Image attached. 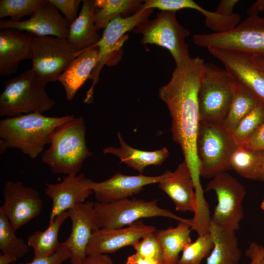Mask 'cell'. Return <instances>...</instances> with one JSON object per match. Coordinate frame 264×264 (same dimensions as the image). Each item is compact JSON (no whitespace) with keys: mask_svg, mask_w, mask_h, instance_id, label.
<instances>
[{"mask_svg":"<svg viewBox=\"0 0 264 264\" xmlns=\"http://www.w3.org/2000/svg\"><path fill=\"white\" fill-rule=\"evenodd\" d=\"M203 59L188 57L176 65L169 82L159 89V98L166 104L171 118L173 139L180 147L191 171L195 193L204 191L200 183L197 154V138L200 123L198 91L204 73Z\"/></svg>","mask_w":264,"mask_h":264,"instance_id":"6da1fadb","label":"cell"},{"mask_svg":"<svg viewBox=\"0 0 264 264\" xmlns=\"http://www.w3.org/2000/svg\"><path fill=\"white\" fill-rule=\"evenodd\" d=\"M74 115L59 117L31 113L0 121V137L6 149L20 150L32 159L44 152L54 131Z\"/></svg>","mask_w":264,"mask_h":264,"instance_id":"7a4b0ae2","label":"cell"},{"mask_svg":"<svg viewBox=\"0 0 264 264\" xmlns=\"http://www.w3.org/2000/svg\"><path fill=\"white\" fill-rule=\"evenodd\" d=\"M86 125L83 117L75 116L53 132L50 147L42 154V162L54 175L77 174L84 160L92 155L86 141Z\"/></svg>","mask_w":264,"mask_h":264,"instance_id":"3957f363","label":"cell"},{"mask_svg":"<svg viewBox=\"0 0 264 264\" xmlns=\"http://www.w3.org/2000/svg\"><path fill=\"white\" fill-rule=\"evenodd\" d=\"M46 83L31 68L5 81L0 95V116L15 117L31 113H43L56 104L45 91Z\"/></svg>","mask_w":264,"mask_h":264,"instance_id":"277c9868","label":"cell"},{"mask_svg":"<svg viewBox=\"0 0 264 264\" xmlns=\"http://www.w3.org/2000/svg\"><path fill=\"white\" fill-rule=\"evenodd\" d=\"M236 84V80L225 68L211 63L205 64L198 95L200 122L223 125Z\"/></svg>","mask_w":264,"mask_h":264,"instance_id":"5b68a950","label":"cell"},{"mask_svg":"<svg viewBox=\"0 0 264 264\" xmlns=\"http://www.w3.org/2000/svg\"><path fill=\"white\" fill-rule=\"evenodd\" d=\"M237 147L232 133L222 125L200 122L197 154L200 176L213 178L231 170V158Z\"/></svg>","mask_w":264,"mask_h":264,"instance_id":"8992f818","label":"cell"},{"mask_svg":"<svg viewBox=\"0 0 264 264\" xmlns=\"http://www.w3.org/2000/svg\"><path fill=\"white\" fill-rule=\"evenodd\" d=\"M196 45L242 51L264 59V17L248 16L235 28L222 33L195 34Z\"/></svg>","mask_w":264,"mask_h":264,"instance_id":"52a82bcc","label":"cell"},{"mask_svg":"<svg viewBox=\"0 0 264 264\" xmlns=\"http://www.w3.org/2000/svg\"><path fill=\"white\" fill-rule=\"evenodd\" d=\"M153 10V8L143 9L140 7L131 16L115 17L104 29L103 35L96 45L99 50L98 61L91 73L90 79L92 83L84 99V103L92 102L93 89L99 80V74L103 66L116 65L119 61L121 48L128 37L125 33L147 21Z\"/></svg>","mask_w":264,"mask_h":264,"instance_id":"ba28073f","label":"cell"},{"mask_svg":"<svg viewBox=\"0 0 264 264\" xmlns=\"http://www.w3.org/2000/svg\"><path fill=\"white\" fill-rule=\"evenodd\" d=\"M157 199L147 201L143 199L128 198L109 203L94 202L100 228H120L127 226L140 219L156 217H166L189 223L192 219L176 216L169 210L160 207Z\"/></svg>","mask_w":264,"mask_h":264,"instance_id":"9c48e42d","label":"cell"},{"mask_svg":"<svg viewBox=\"0 0 264 264\" xmlns=\"http://www.w3.org/2000/svg\"><path fill=\"white\" fill-rule=\"evenodd\" d=\"M176 13L161 11L155 19L148 20L132 30L142 35L141 43L143 44H155L168 49L177 65L190 57L185 42L190 32L178 22Z\"/></svg>","mask_w":264,"mask_h":264,"instance_id":"30bf717a","label":"cell"},{"mask_svg":"<svg viewBox=\"0 0 264 264\" xmlns=\"http://www.w3.org/2000/svg\"><path fill=\"white\" fill-rule=\"evenodd\" d=\"M32 69L47 83L58 80L71 62L81 52L67 39L34 36L32 42Z\"/></svg>","mask_w":264,"mask_h":264,"instance_id":"8fae6325","label":"cell"},{"mask_svg":"<svg viewBox=\"0 0 264 264\" xmlns=\"http://www.w3.org/2000/svg\"><path fill=\"white\" fill-rule=\"evenodd\" d=\"M205 191L215 193L217 204L211 218V221L235 231L243 219V201L246 195L244 186L227 172L212 178Z\"/></svg>","mask_w":264,"mask_h":264,"instance_id":"7c38bea8","label":"cell"},{"mask_svg":"<svg viewBox=\"0 0 264 264\" xmlns=\"http://www.w3.org/2000/svg\"><path fill=\"white\" fill-rule=\"evenodd\" d=\"M3 198L0 208L16 230L37 217L43 208L38 191L21 181L6 182Z\"/></svg>","mask_w":264,"mask_h":264,"instance_id":"4fadbf2b","label":"cell"},{"mask_svg":"<svg viewBox=\"0 0 264 264\" xmlns=\"http://www.w3.org/2000/svg\"><path fill=\"white\" fill-rule=\"evenodd\" d=\"M67 211L71 232L62 243L70 252L71 264H78L86 256V248L92 233L100 228L99 221L92 201L78 204Z\"/></svg>","mask_w":264,"mask_h":264,"instance_id":"5bb4252c","label":"cell"},{"mask_svg":"<svg viewBox=\"0 0 264 264\" xmlns=\"http://www.w3.org/2000/svg\"><path fill=\"white\" fill-rule=\"evenodd\" d=\"M70 24L49 0H44L25 21L14 22L0 21V29H15L29 32L35 36H54L67 39Z\"/></svg>","mask_w":264,"mask_h":264,"instance_id":"9a60e30c","label":"cell"},{"mask_svg":"<svg viewBox=\"0 0 264 264\" xmlns=\"http://www.w3.org/2000/svg\"><path fill=\"white\" fill-rule=\"evenodd\" d=\"M156 230L141 220L120 228H100L92 233L86 248V256L113 253L124 247L132 246Z\"/></svg>","mask_w":264,"mask_h":264,"instance_id":"2e32d148","label":"cell"},{"mask_svg":"<svg viewBox=\"0 0 264 264\" xmlns=\"http://www.w3.org/2000/svg\"><path fill=\"white\" fill-rule=\"evenodd\" d=\"M166 175V171L156 176H146L142 174L129 176L117 172L101 182H95L88 179L87 186L94 193L96 201L109 203L137 194L146 185L158 184Z\"/></svg>","mask_w":264,"mask_h":264,"instance_id":"e0dca14e","label":"cell"},{"mask_svg":"<svg viewBox=\"0 0 264 264\" xmlns=\"http://www.w3.org/2000/svg\"><path fill=\"white\" fill-rule=\"evenodd\" d=\"M207 50L237 81L252 90L264 104V72L254 63L251 54L222 48Z\"/></svg>","mask_w":264,"mask_h":264,"instance_id":"ac0fdd59","label":"cell"},{"mask_svg":"<svg viewBox=\"0 0 264 264\" xmlns=\"http://www.w3.org/2000/svg\"><path fill=\"white\" fill-rule=\"evenodd\" d=\"M88 179L83 174H70L63 176L60 182L45 184L44 193L52 200L49 221L85 202L93 193L87 186Z\"/></svg>","mask_w":264,"mask_h":264,"instance_id":"d6986e66","label":"cell"},{"mask_svg":"<svg viewBox=\"0 0 264 264\" xmlns=\"http://www.w3.org/2000/svg\"><path fill=\"white\" fill-rule=\"evenodd\" d=\"M166 176L158 186L171 199L177 212L195 213V185L190 168L185 160L174 172L166 170Z\"/></svg>","mask_w":264,"mask_h":264,"instance_id":"ffe728a7","label":"cell"},{"mask_svg":"<svg viewBox=\"0 0 264 264\" xmlns=\"http://www.w3.org/2000/svg\"><path fill=\"white\" fill-rule=\"evenodd\" d=\"M34 35L15 29H0V76H7L16 72L19 63L31 60Z\"/></svg>","mask_w":264,"mask_h":264,"instance_id":"44dd1931","label":"cell"},{"mask_svg":"<svg viewBox=\"0 0 264 264\" xmlns=\"http://www.w3.org/2000/svg\"><path fill=\"white\" fill-rule=\"evenodd\" d=\"M98 58V49L92 47L86 49L71 62L59 77L57 81L63 86L67 100H73L78 90L87 79H90Z\"/></svg>","mask_w":264,"mask_h":264,"instance_id":"7402d4cb","label":"cell"},{"mask_svg":"<svg viewBox=\"0 0 264 264\" xmlns=\"http://www.w3.org/2000/svg\"><path fill=\"white\" fill-rule=\"evenodd\" d=\"M82 1L81 11L77 19L70 25L67 38L80 52L89 48L96 47L101 39L94 22L95 0H83Z\"/></svg>","mask_w":264,"mask_h":264,"instance_id":"603a6c76","label":"cell"},{"mask_svg":"<svg viewBox=\"0 0 264 264\" xmlns=\"http://www.w3.org/2000/svg\"><path fill=\"white\" fill-rule=\"evenodd\" d=\"M235 232L211 221L209 233L214 247L207 257L206 264H239L242 253Z\"/></svg>","mask_w":264,"mask_h":264,"instance_id":"cb8c5ba5","label":"cell"},{"mask_svg":"<svg viewBox=\"0 0 264 264\" xmlns=\"http://www.w3.org/2000/svg\"><path fill=\"white\" fill-rule=\"evenodd\" d=\"M120 147H108L103 150L105 154L117 156L120 162L142 174L146 167L150 165H160L169 156L167 148L163 147L154 151H146L135 149L129 145L123 139L120 132H117Z\"/></svg>","mask_w":264,"mask_h":264,"instance_id":"d4e9b609","label":"cell"},{"mask_svg":"<svg viewBox=\"0 0 264 264\" xmlns=\"http://www.w3.org/2000/svg\"><path fill=\"white\" fill-rule=\"evenodd\" d=\"M191 231V224L183 221L175 227L156 230L154 234L162 249L163 264H177L180 253L192 242Z\"/></svg>","mask_w":264,"mask_h":264,"instance_id":"484cf974","label":"cell"},{"mask_svg":"<svg viewBox=\"0 0 264 264\" xmlns=\"http://www.w3.org/2000/svg\"><path fill=\"white\" fill-rule=\"evenodd\" d=\"M68 218V211L63 212L49 221L45 230H37L28 237L27 243L33 250L34 259L48 257L61 247L62 242H59L58 234L61 226Z\"/></svg>","mask_w":264,"mask_h":264,"instance_id":"4316f807","label":"cell"},{"mask_svg":"<svg viewBox=\"0 0 264 264\" xmlns=\"http://www.w3.org/2000/svg\"><path fill=\"white\" fill-rule=\"evenodd\" d=\"M231 169L241 176L264 182V151L238 146L231 158Z\"/></svg>","mask_w":264,"mask_h":264,"instance_id":"83f0119b","label":"cell"},{"mask_svg":"<svg viewBox=\"0 0 264 264\" xmlns=\"http://www.w3.org/2000/svg\"><path fill=\"white\" fill-rule=\"evenodd\" d=\"M261 102L252 90L236 80L231 104L222 126L232 134L241 120Z\"/></svg>","mask_w":264,"mask_h":264,"instance_id":"f1b7e54d","label":"cell"},{"mask_svg":"<svg viewBox=\"0 0 264 264\" xmlns=\"http://www.w3.org/2000/svg\"><path fill=\"white\" fill-rule=\"evenodd\" d=\"M143 0H95L94 22L96 30L105 28L117 16H128L141 6Z\"/></svg>","mask_w":264,"mask_h":264,"instance_id":"f546056e","label":"cell"},{"mask_svg":"<svg viewBox=\"0 0 264 264\" xmlns=\"http://www.w3.org/2000/svg\"><path fill=\"white\" fill-rule=\"evenodd\" d=\"M16 230L0 207V249L2 253L17 259L22 257L29 250V246L22 238L15 234Z\"/></svg>","mask_w":264,"mask_h":264,"instance_id":"4dcf8cb0","label":"cell"},{"mask_svg":"<svg viewBox=\"0 0 264 264\" xmlns=\"http://www.w3.org/2000/svg\"><path fill=\"white\" fill-rule=\"evenodd\" d=\"M213 247V239L210 233L198 236L195 241L185 246L177 264H200Z\"/></svg>","mask_w":264,"mask_h":264,"instance_id":"1f68e13d","label":"cell"},{"mask_svg":"<svg viewBox=\"0 0 264 264\" xmlns=\"http://www.w3.org/2000/svg\"><path fill=\"white\" fill-rule=\"evenodd\" d=\"M264 122V104L260 103L239 122L232 133L238 146H241Z\"/></svg>","mask_w":264,"mask_h":264,"instance_id":"d6a6232c","label":"cell"},{"mask_svg":"<svg viewBox=\"0 0 264 264\" xmlns=\"http://www.w3.org/2000/svg\"><path fill=\"white\" fill-rule=\"evenodd\" d=\"M44 0H0V18H11L10 21L20 22L26 16H31Z\"/></svg>","mask_w":264,"mask_h":264,"instance_id":"836d02e7","label":"cell"},{"mask_svg":"<svg viewBox=\"0 0 264 264\" xmlns=\"http://www.w3.org/2000/svg\"><path fill=\"white\" fill-rule=\"evenodd\" d=\"M141 5L143 9L158 8L162 11H173L185 8L192 9L200 12L204 16L207 10L192 0H147Z\"/></svg>","mask_w":264,"mask_h":264,"instance_id":"e575fe53","label":"cell"},{"mask_svg":"<svg viewBox=\"0 0 264 264\" xmlns=\"http://www.w3.org/2000/svg\"><path fill=\"white\" fill-rule=\"evenodd\" d=\"M154 232L137 242L132 247L138 254L163 262L162 249Z\"/></svg>","mask_w":264,"mask_h":264,"instance_id":"d590c367","label":"cell"},{"mask_svg":"<svg viewBox=\"0 0 264 264\" xmlns=\"http://www.w3.org/2000/svg\"><path fill=\"white\" fill-rule=\"evenodd\" d=\"M64 15L70 25L78 17L77 12L80 0H49Z\"/></svg>","mask_w":264,"mask_h":264,"instance_id":"8d00e7d4","label":"cell"},{"mask_svg":"<svg viewBox=\"0 0 264 264\" xmlns=\"http://www.w3.org/2000/svg\"><path fill=\"white\" fill-rule=\"evenodd\" d=\"M70 258L69 250L62 242L61 247L52 255L44 258H33L31 261L20 264H62Z\"/></svg>","mask_w":264,"mask_h":264,"instance_id":"74e56055","label":"cell"},{"mask_svg":"<svg viewBox=\"0 0 264 264\" xmlns=\"http://www.w3.org/2000/svg\"><path fill=\"white\" fill-rule=\"evenodd\" d=\"M241 146L248 149L264 151V122Z\"/></svg>","mask_w":264,"mask_h":264,"instance_id":"f35d334b","label":"cell"},{"mask_svg":"<svg viewBox=\"0 0 264 264\" xmlns=\"http://www.w3.org/2000/svg\"><path fill=\"white\" fill-rule=\"evenodd\" d=\"M245 255L250 260L249 264H261L264 256V247L257 243L252 242L246 250Z\"/></svg>","mask_w":264,"mask_h":264,"instance_id":"ab89813d","label":"cell"},{"mask_svg":"<svg viewBox=\"0 0 264 264\" xmlns=\"http://www.w3.org/2000/svg\"><path fill=\"white\" fill-rule=\"evenodd\" d=\"M78 264H115L107 254H94L87 255Z\"/></svg>","mask_w":264,"mask_h":264,"instance_id":"60d3db41","label":"cell"},{"mask_svg":"<svg viewBox=\"0 0 264 264\" xmlns=\"http://www.w3.org/2000/svg\"><path fill=\"white\" fill-rule=\"evenodd\" d=\"M239 1L238 0H221L215 11L221 15H231L234 13V8Z\"/></svg>","mask_w":264,"mask_h":264,"instance_id":"b9f144b4","label":"cell"},{"mask_svg":"<svg viewBox=\"0 0 264 264\" xmlns=\"http://www.w3.org/2000/svg\"><path fill=\"white\" fill-rule=\"evenodd\" d=\"M264 11V0H258L255 2L247 10L249 16L259 15L260 12Z\"/></svg>","mask_w":264,"mask_h":264,"instance_id":"7bdbcfd3","label":"cell"},{"mask_svg":"<svg viewBox=\"0 0 264 264\" xmlns=\"http://www.w3.org/2000/svg\"><path fill=\"white\" fill-rule=\"evenodd\" d=\"M17 258L15 257L4 253L0 254V264H9L15 262Z\"/></svg>","mask_w":264,"mask_h":264,"instance_id":"ee69618b","label":"cell"},{"mask_svg":"<svg viewBox=\"0 0 264 264\" xmlns=\"http://www.w3.org/2000/svg\"><path fill=\"white\" fill-rule=\"evenodd\" d=\"M254 63L264 72V59L252 55Z\"/></svg>","mask_w":264,"mask_h":264,"instance_id":"f6af8a7d","label":"cell"},{"mask_svg":"<svg viewBox=\"0 0 264 264\" xmlns=\"http://www.w3.org/2000/svg\"><path fill=\"white\" fill-rule=\"evenodd\" d=\"M261 208L264 211V198L261 204Z\"/></svg>","mask_w":264,"mask_h":264,"instance_id":"bcb514c9","label":"cell"},{"mask_svg":"<svg viewBox=\"0 0 264 264\" xmlns=\"http://www.w3.org/2000/svg\"><path fill=\"white\" fill-rule=\"evenodd\" d=\"M261 264H264V256L262 259Z\"/></svg>","mask_w":264,"mask_h":264,"instance_id":"7dc6e473","label":"cell"},{"mask_svg":"<svg viewBox=\"0 0 264 264\" xmlns=\"http://www.w3.org/2000/svg\"><path fill=\"white\" fill-rule=\"evenodd\" d=\"M163 264V263H161V264Z\"/></svg>","mask_w":264,"mask_h":264,"instance_id":"c3c4849f","label":"cell"}]
</instances>
